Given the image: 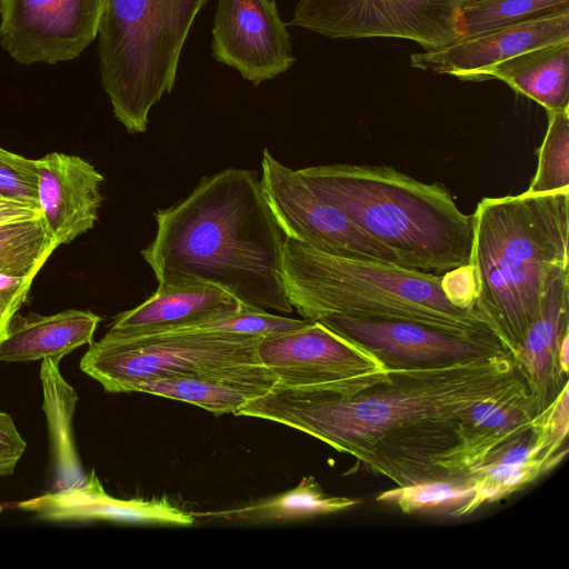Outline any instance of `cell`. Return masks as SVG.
Here are the masks:
<instances>
[{"label":"cell","mask_w":569,"mask_h":569,"mask_svg":"<svg viewBox=\"0 0 569 569\" xmlns=\"http://www.w3.org/2000/svg\"><path fill=\"white\" fill-rule=\"evenodd\" d=\"M261 168L262 189L284 238L329 254L401 266L391 249L319 198L297 170L279 162L268 149Z\"/></svg>","instance_id":"obj_9"},{"label":"cell","mask_w":569,"mask_h":569,"mask_svg":"<svg viewBox=\"0 0 569 569\" xmlns=\"http://www.w3.org/2000/svg\"><path fill=\"white\" fill-rule=\"evenodd\" d=\"M212 56L258 86L296 62L274 0H218Z\"/></svg>","instance_id":"obj_12"},{"label":"cell","mask_w":569,"mask_h":569,"mask_svg":"<svg viewBox=\"0 0 569 569\" xmlns=\"http://www.w3.org/2000/svg\"><path fill=\"white\" fill-rule=\"evenodd\" d=\"M268 390L258 386L200 376H176L139 383L133 392H144L198 406L216 416L236 413L249 400Z\"/></svg>","instance_id":"obj_23"},{"label":"cell","mask_w":569,"mask_h":569,"mask_svg":"<svg viewBox=\"0 0 569 569\" xmlns=\"http://www.w3.org/2000/svg\"><path fill=\"white\" fill-rule=\"evenodd\" d=\"M153 216L156 237L141 256L158 286L206 282L248 308L292 312L281 280L284 237L257 172L229 168L203 177Z\"/></svg>","instance_id":"obj_1"},{"label":"cell","mask_w":569,"mask_h":569,"mask_svg":"<svg viewBox=\"0 0 569 569\" xmlns=\"http://www.w3.org/2000/svg\"><path fill=\"white\" fill-rule=\"evenodd\" d=\"M548 126L538 166L526 194L569 192V108L547 111Z\"/></svg>","instance_id":"obj_28"},{"label":"cell","mask_w":569,"mask_h":569,"mask_svg":"<svg viewBox=\"0 0 569 569\" xmlns=\"http://www.w3.org/2000/svg\"><path fill=\"white\" fill-rule=\"evenodd\" d=\"M258 356L277 383L288 387L330 385L358 393L387 379L390 370L372 351L319 321L262 337Z\"/></svg>","instance_id":"obj_10"},{"label":"cell","mask_w":569,"mask_h":569,"mask_svg":"<svg viewBox=\"0 0 569 569\" xmlns=\"http://www.w3.org/2000/svg\"><path fill=\"white\" fill-rule=\"evenodd\" d=\"M473 496L466 476L419 481L381 492L376 500L397 506L405 513L463 506Z\"/></svg>","instance_id":"obj_29"},{"label":"cell","mask_w":569,"mask_h":569,"mask_svg":"<svg viewBox=\"0 0 569 569\" xmlns=\"http://www.w3.org/2000/svg\"><path fill=\"white\" fill-rule=\"evenodd\" d=\"M558 366L560 371L568 377L569 372V331L565 333L558 351Z\"/></svg>","instance_id":"obj_37"},{"label":"cell","mask_w":569,"mask_h":569,"mask_svg":"<svg viewBox=\"0 0 569 569\" xmlns=\"http://www.w3.org/2000/svg\"><path fill=\"white\" fill-rule=\"evenodd\" d=\"M41 216L39 209L0 198V224L30 220Z\"/></svg>","instance_id":"obj_36"},{"label":"cell","mask_w":569,"mask_h":569,"mask_svg":"<svg viewBox=\"0 0 569 569\" xmlns=\"http://www.w3.org/2000/svg\"><path fill=\"white\" fill-rule=\"evenodd\" d=\"M569 382L566 381L553 400L531 420L537 459L548 470L559 463L568 452Z\"/></svg>","instance_id":"obj_30"},{"label":"cell","mask_w":569,"mask_h":569,"mask_svg":"<svg viewBox=\"0 0 569 569\" xmlns=\"http://www.w3.org/2000/svg\"><path fill=\"white\" fill-rule=\"evenodd\" d=\"M262 337L212 330H174L137 337L106 333L80 369L107 392H133L144 381L176 376L214 377L271 389L277 377L260 362Z\"/></svg>","instance_id":"obj_7"},{"label":"cell","mask_w":569,"mask_h":569,"mask_svg":"<svg viewBox=\"0 0 569 569\" xmlns=\"http://www.w3.org/2000/svg\"><path fill=\"white\" fill-rule=\"evenodd\" d=\"M26 448L11 416L0 411V477L13 473Z\"/></svg>","instance_id":"obj_34"},{"label":"cell","mask_w":569,"mask_h":569,"mask_svg":"<svg viewBox=\"0 0 569 569\" xmlns=\"http://www.w3.org/2000/svg\"><path fill=\"white\" fill-rule=\"evenodd\" d=\"M463 1H473V0H463Z\"/></svg>","instance_id":"obj_39"},{"label":"cell","mask_w":569,"mask_h":569,"mask_svg":"<svg viewBox=\"0 0 569 569\" xmlns=\"http://www.w3.org/2000/svg\"><path fill=\"white\" fill-rule=\"evenodd\" d=\"M569 192L482 198L469 263L476 309L511 353L538 318L553 267L568 266Z\"/></svg>","instance_id":"obj_3"},{"label":"cell","mask_w":569,"mask_h":569,"mask_svg":"<svg viewBox=\"0 0 569 569\" xmlns=\"http://www.w3.org/2000/svg\"><path fill=\"white\" fill-rule=\"evenodd\" d=\"M208 1H104L98 32L101 81L128 132H144L151 108L171 92L189 30Z\"/></svg>","instance_id":"obj_6"},{"label":"cell","mask_w":569,"mask_h":569,"mask_svg":"<svg viewBox=\"0 0 569 569\" xmlns=\"http://www.w3.org/2000/svg\"><path fill=\"white\" fill-rule=\"evenodd\" d=\"M569 41V11L463 37L410 56L411 67L463 81H486L499 64L530 50Z\"/></svg>","instance_id":"obj_14"},{"label":"cell","mask_w":569,"mask_h":569,"mask_svg":"<svg viewBox=\"0 0 569 569\" xmlns=\"http://www.w3.org/2000/svg\"><path fill=\"white\" fill-rule=\"evenodd\" d=\"M569 11V0L463 1L465 37Z\"/></svg>","instance_id":"obj_27"},{"label":"cell","mask_w":569,"mask_h":569,"mask_svg":"<svg viewBox=\"0 0 569 569\" xmlns=\"http://www.w3.org/2000/svg\"><path fill=\"white\" fill-rule=\"evenodd\" d=\"M56 249L42 216L0 224V272L36 278Z\"/></svg>","instance_id":"obj_25"},{"label":"cell","mask_w":569,"mask_h":569,"mask_svg":"<svg viewBox=\"0 0 569 569\" xmlns=\"http://www.w3.org/2000/svg\"><path fill=\"white\" fill-rule=\"evenodd\" d=\"M547 471V467L536 459L523 463L478 466L465 475L473 487V496L450 515L461 517L472 513L483 503L501 500L525 488Z\"/></svg>","instance_id":"obj_26"},{"label":"cell","mask_w":569,"mask_h":569,"mask_svg":"<svg viewBox=\"0 0 569 569\" xmlns=\"http://www.w3.org/2000/svg\"><path fill=\"white\" fill-rule=\"evenodd\" d=\"M101 317L89 310L68 309L49 316L16 315L0 340V362L61 360L91 345Z\"/></svg>","instance_id":"obj_20"},{"label":"cell","mask_w":569,"mask_h":569,"mask_svg":"<svg viewBox=\"0 0 569 569\" xmlns=\"http://www.w3.org/2000/svg\"><path fill=\"white\" fill-rule=\"evenodd\" d=\"M569 41L541 47L496 67L489 79L508 84L547 111L569 108Z\"/></svg>","instance_id":"obj_21"},{"label":"cell","mask_w":569,"mask_h":569,"mask_svg":"<svg viewBox=\"0 0 569 569\" xmlns=\"http://www.w3.org/2000/svg\"><path fill=\"white\" fill-rule=\"evenodd\" d=\"M59 362L54 359H43L40 369L43 410L49 425L56 471V483L52 490L78 485L86 476L74 447L72 430L78 395L61 376Z\"/></svg>","instance_id":"obj_22"},{"label":"cell","mask_w":569,"mask_h":569,"mask_svg":"<svg viewBox=\"0 0 569 569\" xmlns=\"http://www.w3.org/2000/svg\"><path fill=\"white\" fill-rule=\"evenodd\" d=\"M10 321L0 317V340L6 336Z\"/></svg>","instance_id":"obj_38"},{"label":"cell","mask_w":569,"mask_h":569,"mask_svg":"<svg viewBox=\"0 0 569 569\" xmlns=\"http://www.w3.org/2000/svg\"><path fill=\"white\" fill-rule=\"evenodd\" d=\"M318 321L362 345L388 367L446 363L507 350L498 338L463 337L413 321L340 316L325 317Z\"/></svg>","instance_id":"obj_13"},{"label":"cell","mask_w":569,"mask_h":569,"mask_svg":"<svg viewBox=\"0 0 569 569\" xmlns=\"http://www.w3.org/2000/svg\"><path fill=\"white\" fill-rule=\"evenodd\" d=\"M34 278L0 272V317L11 320L26 301Z\"/></svg>","instance_id":"obj_35"},{"label":"cell","mask_w":569,"mask_h":569,"mask_svg":"<svg viewBox=\"0 0 569 569\" xmlns=\"http://www.w3.org/2000/svg\"><path fill=\"white\" fill-rule=\"evenodd\" d=\"M16 508L53 522L120 521L192 526L194 515L167 498L118 499L106 492L94 470L74 486L51 490L16 503Z\"/></svg>","instance_id":"obj_16"},{"label":"cell","mask_w":569,"mask_h":569,"mask_svg":"<svg viewBox=\"0 0 569 569\" xmlns=\"http://www.w3.org/2000/svg\"><path fill=\"white\" fill-rule=\"evenodd\" d=\"M38 183L37 159L26 158L0 146V198L39 209Z\"/></svg>","instance_id":"obj_31"},{"label":"cell","mask_w":569,"mask_h":569,"mask_svg":"<svg viewBox=\"0 0 569 569\" xmlns=\"http://www.w3.org/2000/svg\"><path fill=\"white\" fill-rule=\"evenodd\" d=\"M568 310L569 269L568 266L558 264L549 276L538 318L510 353L527 386L536 415L553 400L568 381L558 366L560 342L569 331Z\"/></svg>","instance_id":"obj_17"},{"label":"cell","mask_w":569,"mask_h":569,"mask_svg":"<svg viewBox=\"0 0 569 569\" xmlns=\"http://www.w3.org/2000/svg\"><path fill=\"white\" fill-rule=\"evenodd\" d=\"M297 172L319 198L391 249L402 267L445 273L469 262L472 214L440 182L383 164H320Z\"/></svg>","instance_id":"obj_4"},{"label":"cell","mask_w":569,"mask_h":569,"mask_svg":"<svg viewBox=\"0 0 569 569\" xmlns=\"http://www.w3.org/2000/svg\"><path fill=\"white\" fill-rule=\"evenodd\" d=\"M309 320L277 316L266 310L246 309L232 316L217 319L186 330H212L267 337L292 331L306 326Z\"/></svg>","instance_id":"obj_32"},{"label":"cell","mask_w":569,"mask_h":569,"mask_svg":"<svg viewBox=\"0 0 569 569\" xmlns=\"http://www.w3.org/2000/svg\"><path fill=\"white\" fill-rule=\"evenodd\" d=\"M106 0H0V44L21 64L76 59L97 38Z\"/></svg>","instance_id":"obj_11"},{"label":"cell","mask_w":569,"mask_h":569,"mask_svg":"<svg viewBox=\"0 0 569 569\" xmlns=\"http://www.w3.org/2000/svg\"><path fill=\"white\" fill-rule=\"evenodd\" d=\"M358 503L357 499L328 496L313 477H305L286 492L237 509L202 516L244 521L301 520L346 510Z\"/></svg>","instance_id":"obj_24"},{"label":"cell","mask_w":569,"mask_h":569,"mask_svg":"<svg viewBox=\"0 0 569 569\" xmlns=\"http://www.w3.org/2000/svg\"><path fill=\"white\" fill-rule=\"evenodd\" d=\"M441 277L329 254L283 239L281 280L290 305L302 319L340 316L405 320L463 337L498 338L477 309H461L449 302Z\"/></svg>","instance_id":"obj_5"},{"label":"cell","mask_w":569,"mask_h":569,"mask_svg":"<svg viewBox=\"0 0 569 569\" xmlns=\"http://www.w3.org/2000/svg\"><path fill=\"white\" fill-rule=\"evenodd\" d=\"M37 164L39 209L58 248L93 228L103 176L79 156L62 152L47 153Z\"/></svg>","instance_id":"obj_15"},{"label":"cell","mask_w":569,"mask_h":569,"mask_svg":"<svg viewBox=\"0 0 569 569\" xmlns=\"http://www.w3.org/2000/svg\"><path fill=\"white\" fill-rule=\"evenodd\" d=\"M535 410L528 389L486 399L457 412V443L435 467L442 478L465 476L500 446L531 428Z\"/></svg>","instance_id":"obj_19"},{"label":"cell","mask_w":569,"mask_h":569,"mask_svg":"<svg viewBox=\"0 0 569 569\" xmlns=\"http://www.w3.org/2000/svg\"><path fill=\"white\" fill-rule=\"evenodd\" d=\"M441 289L453 306L476 309V283L469 262L445 272L441 277Z\"/></svg>","instance_id":"obj_33"},{"label":"cell","mask_w":569,"mask_h":569,"mask_svg":"<svg viewBox=\"0 0 569 569\" xmlns=\"http://www.w3.org/2000/svg\"><path fill=\"white\" fill-rule=\"evenodd\" d=\"M246 309L226 290L206 282L182 281L158 286L139 306L114 318L108 335L137 337L186 330Z\"/></svg>","instance_id":"obj_18"},{"label":"cell","mask_w":569,"mask_h":569,"mask_svg":"<svg viewBox=\"0 0 569 569\" xmlns=\"http://www.w3.org/2000/svg\"><path fill=\"white\" fill-rule=\"evenodd\" d=\"M463 0H300L289 26L329 38H398L426 50L465 37Z\"/></svg>","instance_id":"obj_8"},{"label":"cell","mask_w":569,"mask_h":569,"mask_svg":"<svg viewBox=\"0 0 569 569\" xmlns=\"http://www.w3.org/2000/svg\"><path fill=\"white\" fill-rule=\"evenodd\" d=\"M387 379L351 397L276 383L234 415L274 421L357 457L387 435L527 389L509 351L446 363L389 367Z\"/></svg>","instance_id":"obj_2"}]
</instances>
